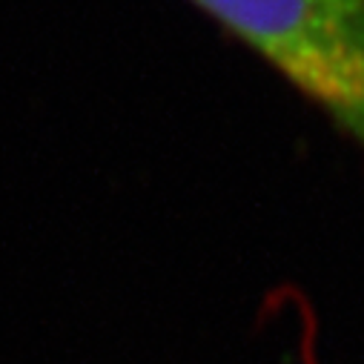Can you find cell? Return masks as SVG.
Listing matches in <instances>:
<instances>
[{"instance_id":"1","label":"cell","mask_w":364,"mask_h":364,"mask_svg":"<svg viewBox=\"0 0 364 364\" xmlns=\"http://www.w3.org/2000/svg\"><path fill=\"white\" fill-rule=\"evenodd\" d=\"M364 149V0H190Z\"/></svg>"}]
</instances>
